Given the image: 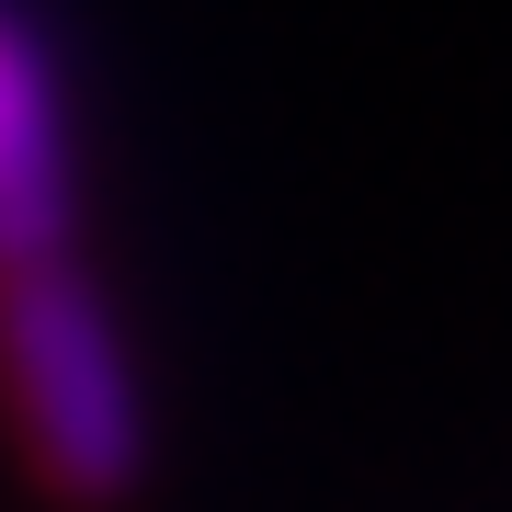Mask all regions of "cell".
Returning <instances> with one entry per match:
<instances>
[{
  "mask_svg": "<svg viewBox=\"0 0 512 512\" xmlns=\"http://www.w3.org/2000/svg\"><path fill=\"white\" fill-rule=\"evenodd\" d=\"M0 410L23 433V467L57 501L103 512L148 478V399L114 342L80 262H12L0 274Z\"/></svg>",
  "mask_w": 512,
  "mask_h": 512,
  "instance_id": "6da1fadb",
  "label": "cell"
}]
</instances>
